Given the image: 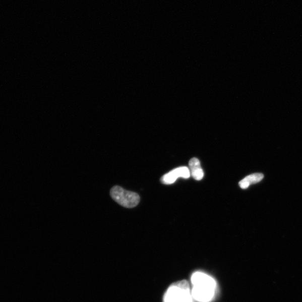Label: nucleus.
<instances>
[{"label":"nucleus","instance_id":"nucleus-6","mask_svg":"<svg viewBox=\"0 0 302 302\" xmlns=\"http://www.w3.org/2000/svg\"><path fill=\"white\" fill-rule=\"evenodd\" d=\"M264 176L262 173H255L250 175L239 182V186L243 189H248L252 184H257L262 181Z\"/></svg>","mask_w":302,"mask_h":302},{"label":"nucleus","instance_id":"nucleus-4","mask_svg":"<svg viewBox=\"0 0 302 302\" xmlns=\"http://www.w3.org/2000/svg\"><path fill=\"white\" fill-rule=\"evenodd\" d=\"M191 174L189 168L186 166L177 167L163 175L161 181L165 185H170L175 183L179 177L189 178Z\"/></svg>","mask_w":302,"mask_h":302},{"label":"nucleus","instance_id":"nucleus-1","mask_svg":"<svg viewBox=\"0 0 302 302\" xmlns=\"http://www.w3.org/2000/svg\"><path fill=\"white\" fill-rule=\"evenodd\" d=\"M193 298L199 302H209L214 297L217 284L209 275L202 272L194 273L191 278Z\"/></svg>","mask_w":302,"mask_h":302},{"label":"nucleus","instance_id":"nucleus-5","mask_svg":"<svg viewBox=\"0 0 302 302\" xmlns=\"http://www.w3.org/2000/svg\"><path fill=\"white\" fill-rule=\"evenodd\" d=\"M189 170L192 177L197 181L202 180L204 171L201 167V162L197 158H193L189 161Z\"/></svg>","mask_w":302,"mask_h":302},{"label":"nucleus","instance_id":"nucleus-3","mask_svg":"<svg viewBox=\"0 0 302 302\" xmlns=\"http://www.w3.org/2000/svg\"><path fill=\"white\" fill-rule=\"evenodd\" d=\"M110 195L115 202L126 208L136 207L140 202V197L137 193L127 191L118 186L111 189Z\"/></svg>","mask_w":302,"mask_h":302},{"label":"nucleus","instance_id":"nucleus-2","mask_svg":"<svg viewBox=\"0 0 302 302\" xmlns=\"http://www.w3.org/2000/svg\"><path fill=\"white\" fill-rule=\"evenodd\" d=\"M190 285L184 280L173 283L163 296V302H194Z\"/></svg>","mask_w":302,"mask_h":302}]
</instances>
